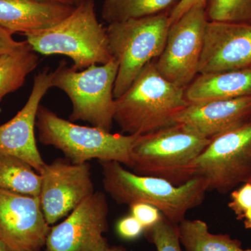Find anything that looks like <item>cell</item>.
Listing matches in <instances>:
<instances>
[{"mask_svg":"<svg viewBox=\"0 0 251 251\" xmlns=\"http://www.w3.org/2000/svg\"><path fill=\"white\" fill-rule=\"evenodd\" d=\"M153 61L115 99L114 122L126 135H147L174 125L177 115L189 104L185 89L162 76Z\"/></svg>","mask_w":251,"mask_h":251,"instance_id":"obj_1","label":"cell"},{"mask_svg":"<svg viewBox=\"0 0 251 251\" xmlns=\"http://www.w3.org/2000/svg\"><path fill=\"white\" fill-rule=\"evenodd\" d=\"M99 162L104 189L115 202L128 206L137 202L151 204L176 226L185 219L188 211L202 204L208 191L199 176L175 186L161 178L128 171L117 161Z\"/></svg>","mask_w":251,"mask_h":251,"instance_id":"obj_2","label":"cell"},{"mask_svg":"<svg viewBox=\"0 0 251 251\" xmlns=\"http://www.w3.org/2000/svg\"><path fill=\"white\" fill-rule=\"evenodd\" d=\"M23 35L36 53L67 56L76 70L113 59L106 28L98 21L94 0L77 6L70 16L52 27Z\"/></svg>","mask_w":251,"mask_h":251,"instance_id":"obj_3","label":"cell"},{"mask_svg":"<svg viewBox=\"0 0 251 251\" xmlns=\"http://www.w3.org/2000/svg\"><path fill=\"white\" fill-rule=\"evenodd\" d=\"M36 126L39 142L60 150L74 164L88 163L96 158L117 161L130 168L132 150L140 136L75 125L42 105L38 110Z\"/></svg>","mask_w":251,"mask_h":251,"instance_id":"obj_4","label":"cell"},{"mask_svg":"<svg viewBox=\"0 0 251 251\" xmlns=\"http://www.w3.org/2000/svg\"><path fill=\"white\" fill-rule=\"evenodd\" d=\"M211 141L180 124L140 135L132 150L130 169L180 186L194 177L196 160Z\"/></svg>","mask_w":251,"mask_h":251,"instance_id":"obj_5","label":"cell"},{"mask_svg":"<svg viewBox=\"0 0 251 251\" xmlns=\"http://www.w3.org/2000/svg\"><path fill=\"white\" fill-rule=\"evenodd\" d=\"M118 72L115 59L78 71L61 62L52 72V87L63 91L70 99L69 121L88 122L92 126L111 131L115 115L114 87Z\"/></svg>","mask_w":251,"mask_h":251,"instance_id":"obj_6","label":"cell"},{"mask_svg":"<svg viewBox=\"0 0 251 251\" xmlns=\"http://www.w3.org/2000/svg\"><path fill=\"white\" fill-rule=\"evenodd\" d=\"M169 28V12L108 25L110 53L118 63L115 99L128 90L147 64L161 55Z\"/></svg>","mask_w":251,"mask_h":251,"instance_id":"obj_7","label":"cell"},{"mask_svg":"<svg viewBox=\"0 0 251 251\" xmlns=\"http://www.w3.org/2000/svg\"><path fill=\"white\" fill-rule=\"evenodd\" d=\"M196 176L222 194L251 182V120L211 140L196 160Z\"/></svg>","mask_w":251,"mask_h":251,"instance_id":"obj_8","label":"cell"},{"mask_svg":"<svg viewBox=\"0 0 251 251\" xmlns=\"http://www.w3.org/2000/svg\"><path fill=\"white\" fill-rule=\"evenodd\" d=\"M208 22L205 4L198 3L172 25L163 52L153 61L162 76L184 89L197 76Z\"/></svg>","mask_w":251,"mask_h":251,"instance_id":"obj_9","label":"cell"},{"mask_svg":"<svg viewBox=\"0 0 251 251\" xmlns=\"http://www.w3.org/2000/svg\"><path fill=\"white\" fill-rule=\"evenodd\" d=\"M108 212L106 196L96 191L50 229L46 251H106Z\"/></svg>","mask_w":251,"mask_h":251,"instance_id":"obj_10","label":"cell"},{"mask_svg":"<svg viewBox=\"0 0 251 251\" xmlns=\"http://www.w3.org/2000/svg\"><path fill=\"white\" fill-rule=\"evenodd\" d=\"M39 199L49 226L69 215L95 191L89 163L74 164L67 158L46 163L40 173Z\"/></svg>","mask_w":251,"mask_h":251,"instance_id":"obj_11","label":"cell"},{"mask_svg":"<svg viewBox=\"0 0 251 251\" xmlns=\"http://www.w3.org/2000/svg\"><path fill=\"white\" fill-rule=\"evenodd\" d=\"M50 226L39 197L0 189V240L11 251H40Z\"/></svg>","mask_w":251,"mask_h":251,"instance_id":"obj_12","label":"cell"},{"mask_svg":"<svg viewBox=\"0 0 251 251\" xmlns=\"http://www.w3.org/2000/svg\"><path fill=\"white\" fill-rule=\"evenodd\" d=\"M52 72L49 69L37 74L27 103L16 116L0 126V153L21 158L39 174L46 163L36 144V117L41 100L52 87Z\"/></svg>","mask_w":251,"mask_h":251,"instance_id":"obj_13","label":"cell"},{"mask_svg":"<svg viewBox=\"0 0 251 251\" xmlns=\"http://www.w3.org/2000/svg\"><path fill=\"white\" fill-rule=\"evenodd\" d=\"M251 67V24L208 22L198 74Z\"/></svg>","mask_w":251,"mask_h":251,"instance_id":"obj_14","label":"cell"},{"mask_svg":"<svg viewBox=\"0 0 251 251\" xmlns=\"http://www.w3.org/2000/svg\"><path fill=\"white\" fill-rule=\"evenodd\" d=\"M251 120V97H244L189 103L175 122L211 140Z\"/></svg>","mask_w":251,"mask_h":251,"instance_id":"obj_15","label":"cell"},{"mask_svg":"<svg viewBox=\"0 0 251 251\" xmlns=\"http://www.w3.org/2000/svg\"><path fill=\"white\" fill-rule=\"evenodd\" d=\"M75 9L48 0H0V26L14 34L34 32L58 24Z\"/></svg>","mask_w":251,"mask_h":251,"instance_id":"obj_16","label":"cell"},{"mask_svg":"<svg viewBox=\"0 0 251 251\" xmlns=\"http://www.w3.org/2000/svg\"><path fill=\"white\" fill-rule=\"evenodd\" d=\"M189 103L251 97V67L199 74L185 89Z\"/></svg>","mask_w":251,"mask_h":251,"instance_id":"obj_17","label":"cell"},{"mask_svg":"<svg viewBox=\"0 0 251 251\" xmlns=\"http://www.w3.org/2000/svg\"><path fill=\"white\" fill-rule=\"evenodd\" d=\"M186 251H243L242 242L229 234H212L202 220L184 219L176 226Z\"/></svg>","mask_w":251,"mask_h":251,"instance_id":"obj_18","label":"cell"},{"mask_svg":"<svg viewBox=\"0 0 251 251\" xmlns=\"http://www.w3.org/2000/svg\"><path fill=\"white\" fill-rule=\"evenodd\" d=\"M39 64V55L26 41L17 50L0 57V102L21 88Z\"/></svg>","mask_w":251,"mask_h":251,"instance_id":"obj_19","label":"cell"},{"mask_svg":"<svg viewBox=\"0 0 251 251\" xmlns=\"http://www.w3.org/2000/svg\"><path fill=\"white\" fill-rule=\"evenodd\" d=\"M41 176L21 158L0 153V189L39 197Z\"/></svg>","mask_w":251,"mask_h":251,"instance_id":"obj_20","label":"cell"},{"mask_svg":"<svg viewBox=\"0 0 251 251\" xmlns=\"http://www.w3.org/2000/svg\"><path fill=\"white\" fill-rule=\"evenodd\" d=\"M180 0H105L101 15L108 24L171 12Z\"/></svg>","mask_w":251,"mask_h":251,"instance_id":"obj_21","label":"cell"},{"mask_svg":"<svg viewBox=\"0 0 251 251\" xmlns=\"http://www.w3.org/2000/svg\"><path fill=\"white\" fill-rule=\"evenodd\" d=\"M209 22L251 24V0H205Z\"/></svg>","mask_w":251,"mask_h":251,"instance_id":"obj_22","label":"cell"},{"mask_svg":"<svg viewBox=\"0 0 251 251\" xmlns=\"http://www.w3.org/2000/svg\"><path fill=\"white\" fill-rule=\"evenodd\" d=\"M147 237L156 251H183L178 237L177 227L163 216L151 228L146 229Z\"/></svg>","mask_w":251,"mask_h":251,"instance_id":"obj_23","label":"cell"},{"mask_svg":"<svg viewBox=\"0 0 251 251\" xmlns=\"http://www.w3.org/2000/svg\"><path fill=\"white\" fill-rule=\"evenodd\" d=\"M228 206L237 219L242 221L243 216L251 208V182L244 183L241 187L232 191Z\"/></svg>","mask_w":251,"mask_h":251,"instance_id":"obj_24","label":"cell"},{"mask_svg":"<svg viewBox=\"0 0 251 251\" xmlns=\"http://www.w3.org/2000/svg\"><path fill=\"white\" fill-rule=\"evenodd\" d=\"M129 206L130 214L143 225L145 230L152 227L163 217L156 207L147 203L137 202Z\"/></svg>","mask_w":251,"mask_h":251,"instance_id":"obj_25","label":"cell"},{"mask_svg":"<svg viewBox=\"0 0 251 251\" xmlns=\"http://www.w3.org/2000/svg\"><path fill=\"white\" fill-rule=\"evenodd\" d=\"M116 229L119 235L126 240L137 239L145 231L143 225L131 214L120 219L117 223Z\"/></svg>","mask_w":251,"mask_h":251,"instance_id":"obj_26","label":"cell"},{"mask_svg":"<svg viewBox=\"0 0 251 251\" xmlns=\"http://www.w3.org/2000/svg\"><path fill=\"white\" fill-rule=\"evenodd\" d=\"M13 35L14 33L0 26V57L17 50L25 43L15 40Z\"/></svg>","mask_w":251,"mask_h":251,"instance_id":"obj_27","label":"cell"},{"mask_svg":"<svg viewBox=\"0 0 251 251\" xmlns=\"http://www.w3.org/2000/svg\"><path fill=\"white\" fill-rule=\"evenodd\" d=\"M198 3L205 4V0H180L178 4L169 13L170 27L176 22L185 13L187 12L188 10Z\"/></svg>","mask_w":251,"mask_h":251,"instance_id":"obj_28","label":"cell"},{"mask_svg":"<svg viewBox=\"0 0 251 251\" xmlns=\"http://www.w3.org/2000/svg\"><path fill=\"white\" fill-rule=\"evenodd\" d=\"M242 221H244L246 228L251 229V208L243 216Z\"/></svg>","mask_w":251,"mask_h":251,"instance_id":"obj_29","label":"cell"},{"mask_svg":"<svg viewBox=\"0 0 251 251\" xmlns=\"http://www.w3.org/2000/svg\"><path fill=\"white\" fill-rule=\"evenodd\" d=\"M70 1L73 6L77 7V6H80L81 4L89 2V1H92V0H70Z\"/></svg>","mask_w":251,"mask_h":251,"instance_id":"obj_30","label":"cell"},{"mask_svg":"<svg viewBox=\"0 0 251 251\" xmlns=\"http://www.w3.org/2000/svg\"><path fill=\"white\" fill-rule=\"evenodd\" d=\"M106 251H126V249L122 246H113V247H110L107 249Z\"/></svg>","mask_w":251,"mask_h":251,"instance_id":"obj_31","label":"cell"},{"mask_svg":"<svg viewBox=\"0 0 251 251\" xmlns=\"http://www.w3.org/2000/svg\"><path fill=\"white\" fill-rule=\"evenodd\" d=\"M0 251H11L2 241L0 240Z\"/></svg>","mask_w":251,"mask_h":251,"instance_id":"obj_32","label":"cell"},{"mask_svg":"<svg viewBox=\"0 0 251 251\" xmlns=\"http://www.w3.org/2000/svg\"><path fill=\"white\" fill-rule=\"evenodd\" d=\"M48 1H56V2L62 3V4L72 5L70 0H48Z\"/></svg>","mask_w":251,"mask_h":251,"instance_id":"obj_33","label":"cell"},{"mask_svg":"<svg viewBox=\"0 0 251 251\" xmlns=\"http://www.w3.org/2000/svg\"><path fill=\"white\" fill-rule=\"evenodd\" d=\"M243 251H251V249H247V250H244Z\"/></svg>","mask_w":251,"mask_h":251,"instance_id":"obj_34","label":"cell"}]
</instances>
